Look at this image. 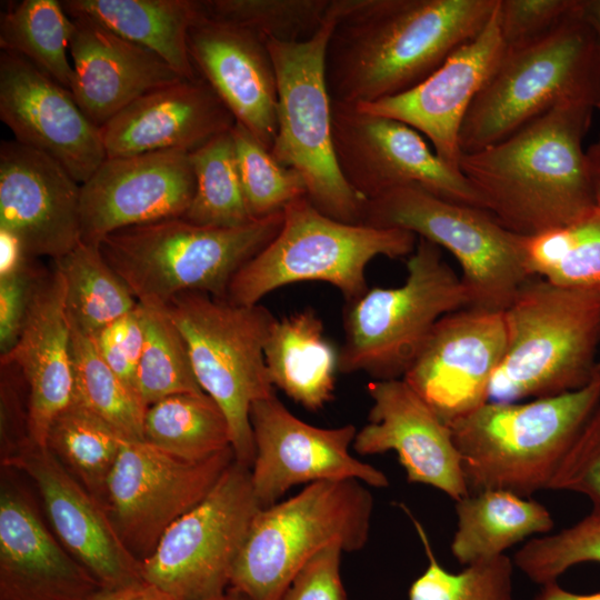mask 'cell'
<instances>
[{
    "label": "cell",
    "instance_id": "cell-24",
    "mask_svg": "<svg viewBox=\"0 0 600 600\" xmlns=\"http://www.w3.org/2000/svg\"><path fill=\"white\" fill-rule=\"evenodd\" d=\"M102 586L44 524L8 472L0 489V600H88Z\"/></svg>",
    "mask_w": 600,
    "mask_h": 600
},
{
    "label": "cell",
    "instance_id": "cell-19",
    "mask_svg": "<svg viewBox=\"0 0 600 600\" xmlns=\"http://www.w3.org/2000/svg\"><path fill=\"white\" fill-rule=\"evenodd\" d=\"M0 119L14 140L54 159L80 184L107 158L100 128L71 91L6 50L0 52Z\"/></svg>",
    "mask_w": 600,
    "mask_h": 600
},
{
    "label": "cell",
    "instance_id": "cell-44",
    "mask_svg": "<svg viewBox=\"0 0 600 600\" xmlns=\"http://www.w3.org/2000/svg\"><path fill=\"white\" fill-rule=\"evenodd\" d=\"M549 489L586 496L600 516V404L590 416L552 478Z\"/></svg>",
    "mask_w": 600,
    "mask_h": 600
},
{
    "label": "cell",
    "instance_id": "cell-38",
    "mask_svg": "<svg viewBox=\"0 0 600 600\" xmlns=\"http://www.w3.org/2000/svg\"><path fill=\"white\" fill-rule=\"evenodd\" d=\"M189 157L196 189L183 218L196 224L220 228L253 221L243 197L231 130L209 140Z\"/></svg>",
    "mask_w": 600,
    "mask_h": 600
},
{
    "label": "cell",
    "instance_id": "cell-40",
    "mask_svg": "<svg viewBox=\"0 0 600 600\" xmlns=\"http://www.w3.org/2000/svg\"><path fill=\"white\" fill-rule=\"evenodd\" d=\"M331 0H201L204 16L248 30L262 40L310 38L323 23Z\"/></svg>",
    "mask_w": 600,
    "mask_h": 600
},
{
    "label": "cell",
    "instance_id": "cell-2",
    "mask_svg": "<svg viewBox=\"0 0 600 600\" xmlns=\"http://www.w3.org/2000/svg\"><path fill=\"white\" fill-rule=\"evenodd\" d=\"M594 109L589 101L561 102L508 138L461 154L459 170L502 227L531 237L597 206L582 148Z\"/></svg>",
    "mask_w": 600,
    "mask_h": 600
},
{
    "label": "cell",
    "instance_id": "cell-9",
    "mask_svg": "<svg viewBox=\"0 0 600 600\" xmlns=\"http://www.w3.org/2000/svg\"><path fill=\"white\" fill-rule=\"evenodd\" d=\"M467 307L469 291L443 260L441 248L418 238L401 286L369 288L346 302L339 371L401 379L436 323Z\"/></svg>",
    "mask_w": 600,
    "mask_h": 600
},
{
    "label": "cell",
    "instance_id": "cell-10",
    "mask_svg": "<svg viewBox=\"0 0 600 600\" xmlns=\"http://www.w3.org/2000/svg\"><path fill=\"white\" fill-rule=\"evenodd\" d=\"M333 26L329 7L326 20L310 38L266 40L278 83V127L270 151L281 164L300 173L307 198L319 211L361 224L367 200L342 176L332 140L326 52Z\"/></svg>",
    "mask_w": 600,
    "mask_h": 600
},
{
    "label": "cell",
    "instance_id": "cell-49",
    "mask_svg": "<svg viewBox=\"0 0 600 600\" xmlns=\"http://www.w3.org/2000/svg\"><path fill=\"white\" fill-rule=\"evenodd\" d=\"M31 259L16 236L0 229V277L20 271Z\"/></svg>",
    "mask_w": 600,
    "mask_h": 600
},
{
    "label": "cell",
    "instance_id": "cell-45",
    "mask_svg": "<svg viewBox=\"0 0 600 600\" xmlns=\"http://www.w3.org/2000/svg\"><path fill=\"white\" fill-rule=\"evenodd\" d=\"M580 0H498L497 13L504 48L540 38L572 14Z\"/></svg>",
    "mask_w": 600,
    "mask_h": 600
},
{
    "label": "cell",
    "instance_id": "cell-12",
    "mask_svg": "<svg viewBox=\"0 0 600 600\" xmlns=\"http://www.w3.org/2000/svg\"><path fill=\"white\" fill-rule=\"evenodd\" d=\"M363 223L413 233L449 251L461 268L470 307L503 311L530 278L523 238L487 210L404 186L367 201Z\"/></svg>",
    "mask_w": 600,
    "mask_h": 600
},
{
    "label": "cell",
    "instance_id": "cell-32",
    "mask_svg": "<svg viewBox=\"0 0 600 600\" xmlns=\"http://www.w3.org/2000/svg\"><path fill=\"white\" fill-rule=\"evenodd\" d=\"M143 441L178 459L199 462L232 448L228 420L207 393H182L149 406Z\"/></svg>",
    "mask_w": 600,
    "mask_h": 600
},
{
    "label": "cell",
    "instance_id": "cell-29",
    "mask_svg": "<svg viewBox=\"0 0 600 600\" xmlns=\"http://www.w3.org/2000/svg\"><path fill=\"white\" fill-rule=\"evenodd\" d=\"M264 361L273 387L307 410L317 411L333 399L339 351L324 336L313 309L274 319Z\"/></svg>",
    "mask_w": 600,
    "mask_h": 600
},
{
    "label": "cell",
    "instance_id": "cell-47",
    "mask_svg": "<svg viewBox=\"0 0 600 600\" xmlns=\"http://www.w3.org/2000/svg\"><path fill=\"white\" fill-rule=\"evenodd\" d=\"M343 549L331 544L298 571L282 600H348L340 576Z\"/></svg>",
    "mask_w": 600,
    "mask_h": 600
},
{
    "label": "cell",
    "instance_id": "cell-34",
    "mask_svg": "<svg viewBox=\"0 0 600 600\" xmlns=\"http://www.w3.org/2000/svg\"><path fill=\"white\" fill-rule=\"evenodd\" d=\"M123 439L108 422L73 398L52 420L46 448L103 503L107 481Z\"/></svg>",
    "mask_w": 600,
    "mask_h": 600
},
{
    "label": "cell",
    "instance_id": "cell-41",
    "mask_svg": "<svg viewBox=\"0 0 600 600\" xmlns=\"http://www.w3.org/2000/svg\"><path fill=\"white\" fill-rule=\"evenodd\" d=\"M411 518L428 558V567L409 589V600H516L512 589L513 561L502 554L467 566L452 573L437 560L420 522Z\"/></svg>",
    "mask_w": 600,
    "mask_h": 600
},
{
    "label": "cell",
    "instance_id": "cell-30",
    "mask_svg": "<svg viewBox=\"0 0 600 600\" xmlns=\"http://www.w3.org/2000/svg\"><path fill=\"white\" fill-rule=\"evenodd\" d=\"M70 18L87 16L166 61L181 77L196 79L188 47L202 16L199 0H64Z\"/></svg>",
    "mask_w": 600,
    "mask_h": 600
},
{
    "label": "cell",
    "instance_id": "cell-43",
    "mask_svg": "<svg viewBox=\"0 0 600 600\" xmlns=\"http://www.w3.org/2000/svg\"><path fill=\"white\" fill-rule=\"evenodd\" d=\"M512 561L540 586L557 582L576 564L600 563V516L590 513L560 532L529 540L517 551Z\"/></svg>",
    "mask_w": 600,
    "mask_h": 600
},
{
    "label": "cell",
    "instance_id": "cell-46",
    "mask_svg": "<svg viewBox=\"0 0 600 600\" xmlns=\"http://www.w3.org/2000/svg\"><path fill=\"white\" fill-rule=\"evenodd\" d=\"M94 340L107 364L139 397L137 372L144 340L139 304L104 327Z\"/></svg>",
    "mask_w": 600,
    "mask_h": 600
},
{
    "label": "cell",
    "instance_id": "cell-31",
    "mask_svg": "<svg viewBox=\"0 0 600 600\" xmlns=\"http://www.w3.org/2000/svg\"><path fill=\"white\" fill-rule=\"evenodd\" d=\"M456 512L451 552L464 566L502 556L526 538L552 530L554 523L543 504L507 490L469 493L456 501Z\"/></svg>",
    "mask_w": 600,
    "mask_h": 600
},
{
    "label": "cell",
    "instance_id": "cell-8",
    "mask_svg": "<svg viewBox=\"0 0 600 600\" xmlns=\"http://www.w3.org/2000/svg\"><path fill=\"white\" fill-rule=\"evenodd\" d=\"M282 217L278 234L232 278L229 301L253 306L278 288L317 281L337 288L349 302L369 289L366 268L372 259L409 257L418 241L402 229L334 220L307 197L290 202Z\"/></svg>",
    "mask_w": 600,
    "mask_h": 600
},
{
    "label": "cell",
    "instance_id": "cell-56",
    "mask_svg": "<svg viewBox=\"0 0 600 600\" xmlns=\"http://www.w3.org/2000/svg\"><path fill=\"white\" fill-rule=\"evenodd\" d=\"M597 110L600 111V101H599L598 104H597Z\"/></svg>",
    "mask_w": 600,
    "mask_h": 600
},
{
    "label": "cell",
    "instance_id": "cell-33",
    "mask_svg": "<svg viewBox=\"0 0 600 600\" xmlns=\"http://www.w3.org/2000/svg\"><path fill=\"white\" fill-rule=\"evenodd\" d=\"M531 277L600 297V207L573 222L523 238Z\"/></svg>",
    "mask_w": 600,
    "mask_h": 600
},
{
    "label": "cell",
    "instance_id": "cell-14",
    "mask_svg": "<svg viewBox=\"0 0 600 600\" xmlns=\"http://www.w3.org/2000/svg\"><path fill=\"white\" fill-rule=\"evenodd\" d=\"M236 460L232 448L199 462L123 439L103 504L128 549L143 561L168 528L199 504Z\"/></svg>",
    "mask_w": 600,
    "mask_h": 600
},
{
    "label": "cell",
    "instance_id": "cell-35",
    "mask_svg": "<svg viewBox=\"0 0 600 600\" xmlns=\"http://www.w3.org/2000/svg\"><path fill=\"white\" fill-rule=\"evenodd\" d=\"M54 266L64 278L69 320L92 337L138 306L99 246L81 241Z\"/></svg>",
    "mask_w": 600,
    "mask_h": 600
},
{
    "label": "cell",
    "instance_id": "cell-48",
    "mask_svg": "<svg viewBox=\"0 0 600 600\" xmlns=\"http://www.w3.org/2000/svg\"><path fill=\"white\" fill-rule=\"evenodd\" d=\"M41 270L31 261L20 271L0 277V350L8 352L17 342L28 311L34 283Z\"/></svg>",
    "mask_w": 600,
    "mask_h": 600
},
{
    "label": "cell",
    "instance_id": "cell-13",
    "mask_svg": "<svg viewBox=\"0 0 600 600\" xmlns=\"http://www.w3.org/2000/svg\"><path fill=\"white\" fill-rule=\"evenodd\" d=\"M260 509L250 468L234 460L142 561L144 581L169 600H219L230 588L234 563Z\"/></svg>",
    "mask_w": 600,
    "mask_h": 600
},
{
    "label": "cell",
    "instance_id": "cell-51",
    "mask_svg": "<svg viewBox=\"0 0 600 600\" xmlns=\"http://www.w3.org/2000/svg\"><path fill=\"white\" fill-rule=\"evenodd\" d=\"M532 600H600V592L576 593L568 591L557 582L541 586Z\"/></svg>",
    "mask_w": 600,
    "mask_h": 600
},
{
    "label": "cell",
    "instance_id": "cell-50",
    "mask_svg": "<svg viewBox=\"0 0 600 600\" xmlns=\"http://www.w3.org/2000/svg\"><path fill=\"white\" fill-rule=\"evenodd\" d=\"M88 600H169L157 588L148 584H139L130 588L107 589L101 588Z\"/></svg>",
    "mask_w": 600,
    "mask_h": 600
},
{
    "label": "cell",
    "instance_id": "cell-39",
    "mask_svg": "<svg viewBox=\"0 0 600 600\" xmlns=\"http://www.w3.org/2000/svg\"><path fill=\"white\" fill-rule=\"evenodd\" d=\"M139 307L144 340L137 389L144 407L174 394L204 393L196 379L186 340L168 307Z\"/></svg>",
    "mask_w": 600,
    "mask_h": 600
},
{
    "label": "cell",
    "instance_id": "cell-4",
    "mask_svg": "<svg viewBox=\"0 0 600 600\" xmlns=\"http://www.w3.org/2000/svg\"><path fill=\"white\" fill-rule=\"evenodd\" d=\"M282 212L232 228L172 218L108 234L99 244L137 302L167 308L184 292L227 299L234 274L279 232Z\"/></svg>",
    "mask_w": 600,
    "mask_h": 600
},
{
    "label": "cell",
    "instance_id": "cell-15",
    "mask_svg": "<svg viewBox=\"0 0 600 600\" xmlns=\"http://www.w3.org/2000/svg\"><path fill=\"white\" fill-rule=\"evenodd\" d=\"M331 129L340 171L367 201L418 186L444 200L483 209L461 171L443 162L408 124L332 101Z\"/></svg>",
    "mask_w": 600,
    "mask_h": 600
},
{
    "label": "cell",
    "instance_id": "cell-20",
    "mask_svg": "<svg viewBox=\"0 0 600 600\" xmlns=\"http://www.w3.org/2000/svg\"><path fill=\"white\" fill-rule=\"evenodd\" d=\"M34 482L52 532L107 589L146 583L140 561L124 544L106 507L47 449L32 444L3 464Z\"/></svg>",
    "mask_w": 600,
    "mask_h": 600
},
{
    "label": "cell",
    "instance_id": "cell-17",
    "mask_svg": "<svg viewBox=\"0 0 600 600\" xmlns=\"http://www.w3.org/2000/svg\"><path fill=\"white\" fill-rule=\"evenodd\" d=\"M504 350L502 311L467 307L436 323L402 379L449 426L490 401Z\"/></svg>",
    "mask_w": 600,
    "mask_h": 600
},
{
    "label": "cell",
    "instance_id": "cell-27",
    "mask_svg": "<svg viewBox=\"0 0 600 600\" xmlns=\"http://www.w3.org/2000/svg\"><path fill=\"white\" fill-rule=\"evenodd\" d=\"M236 120L200 76L152 90L101 128L107 158L158 151L192 152L230 131Z\"/></svg>",
    "mask_w": 600,
    "mask_h": 600
},
{
    "label": "cell",
    "instance_id": "cell-1",
    "mask_svg": "<svg viewBox=\"0 0 600 600\" xmlns=\"http://www.w3.org/2000/svg\"><path fill=\"white\" fill-rule=\"evenodd\" d=\"M498 0H331L326 52L332 101L360 106L426 80L490 20Z\"/></svg>",
    "mask_w": 600,
    "mask_h": 600
},
{
    "label": "cell",
    "instance_id": "cell-36",
    "mask_svg": "<svg viewBox=\"0 0 600 600\" xmlns=\"http://www.w3.org/2000/svg\"><path fill=\"white\" fill-rule=\"evenodd\" d=\"M72 27L61 1L23 0L1 13L0 48L26 58L70 90L73 69L67 51Z\"/></svg>",
    "mask_w": 600,
    "mask_h": 600
},
{
    "label": "cell",
    "instance_id": "cell-3",
    "mask_svg": "<svg viewBox=\"0 0 600 600\" xmlns=\"http://www.w3.org/2000/svg\"><path fill=\"white\" fill-rule=\"evenodd\" d=\"M600 404V374L586 387L518 402L489 401L449 424L469 493L549 489L579 432Z\"/></svg>",
    "mask_w": 600,
    "mask_h": 600
},
{
    "label": "cell",
    "instance_id": "cell-55",
    "mask_svg": "<svg viewBox=\"0 0 600 600\" xmlns=\"http://www.w3.org/2000/svg\"><path fill=\"white\" fill-rule=\"evenodd\" d=\"M597 374H600V354L597 362Z\"/></svg>",
    "mask_w": 600,
    "mask_h": 600
},
{
    "label": "cell",
    "instance_id": "cell-52",
    "mask_svg": "<svg viewBox=\"0 0 600 600\" xmlns=\"http://www.w3.org/2000/svg\"><path fill=\"white\" fill-rule=\"evenodd\" d=\"M586 158L596 202L600 207V133L586 150Z\"/></svg>",
    "mask_w": 600,
    "mask_h": 600
},
{
    "label": "cell",
    "instance_id": "cell-11",
    "mask_svg": "<svg viewBox=\"0 0 600 600\" xmlns=\"http://www.w3.org/2000/svg\"><path fill=\"white\" fill-rule=\"evenodd\" d=\"M189 351L196 379L223 411L236 461L251 468L256 448L251 407L276 393L264 346L276 317L203 292H184L168 306Z\"/></svg>",
    "mask_w": 600,
    "mask_h": 600
},
{
    "label": "cell",
    "instance_id": "cell-16",
    "mask_svg": "<svg viewBox=\"0 0 600 600\" xmlns=\"http://www.w3.org/2000/svg\"><path fill=\"white\" fill-rule=\"evenodd\" d=\"M250 422L256 448L251 482L261 508L277 503L301 483L356 479L374 488L389 484L382 471L350 453L357 434L352 424H309L290 412L276 393L252 404Z\"/></svg>",
    "mask_w": 600,
    "mask_h": 600
},
{
    "label": "cell",
    "instance_id": "cell-5",
    "mask_svg": "<svg viewBox=\"0 0 600 600\" xmlns=\"http://www.w3.org/2000/svg\"><path fill=\"white\" fill-rule=\"evenodd\" d=\"M502 314L506 350L490 384V401L558 396L596 378L599 296L532 277Z\"/></svg>",
    "mask_w": 600,
    "mask_h": 600
},
{
    "label": "cell",
    "instance_id": "cell-26",
    "mask_svg": "<svg viewBox=\"0 0 600 600\" xmlns=\"http://www.w3.org/2000/svg\"><path fill=\"white\" fill-rule=\"evenodd\" d=\"M188 47L197 73L236 122L271 150L278 127V83L266 41L202 13L189 31Z\"/></svg>",
    "mask_w": 600,
    "mask_h": 600
},
{
    "label": "cell",
    "instance_id": "cell-54",
    "mask_svg": "<svg viewBox=\"0 0 600 600\" xmlns=\"http://www.w3.org/2000/svg\"><path fill=\"white\" fill-rule=\"evenodd\" d=\"M219 600H249L243 593L240 591L229 588L228 591L224 593L222 598Z\"/></svg>",
    "mask_w": 600,
    "mask_h": 600
},
{
    "label": "cell",
    "instance_id": "cell-25",
    "mask_svg": "<svg viewBox=\"0 0 600 600\" xmlns=\"http://www.w3.org/2000/svg\"><path fill=\"white\" fill-rule=\"evenodd\" d=\"M1 366L20 370L28 390L29 440L33 447L46 448L52 420L74 397L66 282L56 266L39 274L21 333L1 354Z\"/></svg>",
    "mask_w": 600,
    "mask_h": 600
},
{
    "label": "cell",
    "instance_id": "cell-6",
    "mask_svg": "<svg viewBox=\"0 0 600 600\" xmlns=\"http://www.w3.org/2000/svg\"><path fill=\"white\" fill-rule=\"evenodd\" d=\"M564 101H600V46L578 9L547 34L504 52L463 120L462 153L494 144Z\"/></svg>",
    "mask_w": 600,
    "mask_h": 600
},
{
    "label": "cell",
    "instance_id": "cell-22",
    "mask_svg": "<svg viewBox=\"0 0 600 600\" xmlns=\"http://www.w3.org/2000/svg\"><path fill=\"white\" fill-rule=\"evenodd\" d=\"M367 389L372 407L353 449L363 456L392 450L409 482L437 488L454 501L468 496L450 427L402 378L374 380Z\"/></svg>",
    "mask_w": 600,
    "mask_h": 600
},
{
    "label": "cell",
    "instance_id": "cell-23",
    "mask_svg": "<svg viewBox=\"0 0 600 600\" xmlns=\"http://www.w3.org/2000/svg\"><path fill=\"white\" fill-rule=\"evenodd\" d=\"M503 52L496 6L482 31L421 83L401 94L354 107L413 128L430 140L443 162L459 170L463 120Z\"/></svg>",
    "mask_w": 600,
    "mask_h": 600
},
{
    "label": "cell",
    "instance_id": "cell-37",
    "mask_svg": "<svg viewBox=\"0 0 600 600\" xmlns=\"http://www.w3.org/2000/svg\"><path fill=\"white\" fill-rule=\"evenodd\" d=\"M70 321V320H69ZM74 399L108 422L122 438L143 441L147 408L107 364L94 337L70 321Z\"/></svg>",
    "mask_w": 600,
    "mask_h": 600
},
{
    "label": "cell",
    "instance_id": "cell-7",
    "mask_svg": "<svg viewBox=\"0 0 600 600\" xmlns=\"http://www.w3.org/2000/svg\"><path fill=\"white\" fill-rule=\"evenodd\" d=\"M373 498L356 479L308 484L261 508L234 563L230 588L249 600H282L298 571L322 549L361 550L369 539Z\"/></svg>",
    "mask_w": 600,
    "mask_h": 600
},
{
    "label": "cell",
    "instance_id": "cell-42",
    "mask_svg": "<svg viewBox=\"0 0 600 600\" xmlns=\"http://www.w3.org/2000/svg\"><path fill=\"white\" fill-rule=\"evenodd\" d=\"M244 201L253 220L280 213L293 200L307 197L299 172L281 164L240 123L231 129Z\"/></svg>",
    "mask_w": 600,
    "mask_h": 600
},
{
    "label": "cell",
    "instance_id": "cell-28",
    "mask_svg": "<svg viewBox=\"0 0 600 600\" xmlns=\"http://www.w3.org/2000/svg\"><path fill=\"white\" fill-rule=\"evenodd\" d=\"M71 19L70 91L97 127L101 128L143 94L186 79L152 51L98 21L87 16Z\"/></svg>",
    "mask_w": 600,
    "mask_h": 600
},
{
    "label": "cell",
    "instance_id": "cell-21",
    "mask_svg": "<svg viewBox=\"0 0 600 600\" xmlns=\"http://www.w3.org/2000/svg\"><path fill=\"white\" fill-rule=\"evenodd\" d=\"M81 184L54 159L17 140L0 143V229L31 257L58 260L81 242Z\"/></svg>",
    "mask_w": 600,
    "mask_h": 600
},
{
    "label": "cell",
    "instance_id": "cell-18",
    "mask_svg": "<svg viewBox=\"0 0 600 600\" xmlns=\"http://www.w3.org/2000/svg\"><path fill=\"white\" fill-rule=\"evenodd\" d=\"M194 189L189 152L106 158L81 184V241L99 246L120 229L183 217Z\"/></svg>",
    "mask_w": 600,
    "mask_h": 600
},
{
    "label": "cell",
    "instance_id": "cell-53",
    "mask_svg": "<svg viewBox=\"0 0 600 600\" xmlns=\"http://www.w3.org/2000/svg\"><path fill=\"white\" fill-rule=\"evenodd\" d=\"M582 14L600 46V0H582Z\"/></svg>",
    "mask_w": 600,
    "mask_h": 600
}]
</instances>
